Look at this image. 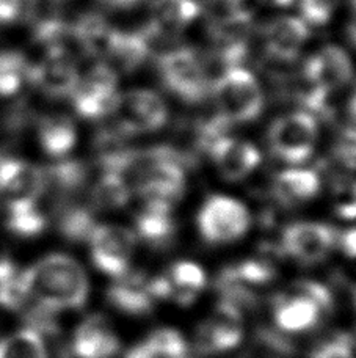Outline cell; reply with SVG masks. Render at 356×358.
<instances>
[{
  "label": "cell",
  "mask_w": 356,
  "mask_h": 358,
  "mask_svg": "<svg viewBox=\"0 0 356 358\" xmlns=\"http://www.w3.org/2000/svg\"><path fill=\"white\" fill-rule=\"evenodd\" d=\"M118 94V74L101 62L85 74V78L79 79L69 98L77 115L96 121L110 115Z\"/></svg>",
  "instance_id": "9c48e42d"
},
{
  "label": "cell",
  "mask_w": 356,
  "mask_h": 358,
  "mask_svg": "<svg viewBox=\"0 0 356 358\" xmlns=\"http://www.w3.org/2000/svg\"><path fill=\"white\" fill-rule=\"evenodd\" d=\"M107 300L113 308L129 316L149 315L157 303L151 277L143 272H126L115 278L107 289Z\"/></svg>",
  "instance_id": "ac0fdd59"
},
{
  "label": "cell",
  "mask_w": 356,
  "mask_h": 358,
  "mask_svg": "<svg viewBox=\"0 0 356 358\" xmlns=\"http://www.w3.org/2000/svg\"><path fill=\"white\" fill-rule=\"evenodd\" d=\"M206 152L218 173L232 182L250 176L262 161L259 150L251 142L236 138L230 134L214 140Z\"/></svg>",
  "instance_id": "4fadbf2b"
},
{
  "label": "cell",
  "mask_w": 356,
  "mask_h": 358,
  "mask_svg": "<svg viewBox=\"0 0 356 358\" xmlns=\"http://www.w3.org/2000/svg\"><path fill=\"white\" fill-rule=\"evenodd\" d=\"M347 34H348V40L352 41L353 46H356V0H352V11H350V19H348V25H347Z\"/></svg>",
  "instance_id": "60d3db41"
},
{
  "label": "cell",
  "mask_w": 356,
  "mask_h": 358,
  "mask_svg": "<svg viewBox=\"0 0 356 358\" xmlns=\"http://www.w3.org/2000/svg\"><path fill=\"white\" fill-rule=\"evenodd\" d=\"M124 358H149V357L146 354V350L143 349L142 344H137V346H133L131 350H127Z\"/></svg>",
  "instance_id": "b9f144b4"
},
{
  "label": "cell",
  "mask_w": 356,
  "mask_h": 358,
  "mask_svg": "<svg viewBox=\"0 0 356 358\" xmlns=\"http://www.w3.org/2000/svg\"><path fill=\"white\" fill-rule=\"evenodd\" d=\"M215 2H236V0H215Z\"/></svg>",
  "instance_id": "bcb514c9"
},
{
  "label": "cell",
  "mask_w": 356,
  "mask_h": 358,
  "mask_svg": "<svg viewBox=\"0 0 356 358\" xmlns=\"http://www.w3.org/2000/svg\"><path fill=\"white\" fill-rule=\"evenodd\" d=\"M338 247L347 258L356 259V228L346 229L338 234Z\"/></svg>",
  "instance_id": "f35d334b"
},
{
  "label": "cell",
  "mask_w": 356,
  "mask_h": 358,
  "mask_svg": "<svg viewBox=\"0 0 356 358\" xmlns=\"http://www.w3.org/2000/svg\"><path fill=\"white\" fill-rule=\"evenodd\" d=\"M333 159L342 169L356 170V126L342 127L333 142Z\"/></svg>",
  "instance_id": "8d00e7d4"
},
{
  "label": "cell",
  "mask_w": 356,
  "mask_h": 358,
  "mask_svg": "<svg viewBox=\"0 0 356 358\" xmlns=\"http://www.w3.org/2000/svg\"><path fill=\"white\" fill-rule=\"evenodd\" d=\"M334 310V297L325 285L313 280L298 281L292 291L273 302V319L284 334H303L317 327Z\"/></svg>",
  "instance_id": "3957f363"
},
{
  "label": "cell",
  "mask_w": 356,
  "mask_h": 358,
  "mask_svg": "<svg viewBox=\"0 0 356 358\" xmlns=\"http://www.w3.org/2000/svg\"><path fill=\"white\" fill-rule=\"evenodd\" d=\"M46 185V171L21 159H0V194L8 203L38 201Z\"/></svg>",
  "instance_id": "5bb4252c"
},
{
  "label": "cell",
  "mask_w": 356,
  "mask_h": 358,
  "mask_svg": "<svg viewBox=\"0 0 356 358\" xmlns=\"http://www.w3.org/2000/svg\"><path fill=\"white\" fill-rule=\"evenodd\" d=\"M338 8V0H298V13L308 27L327 25Z\"/></svg>",
  "instance_id": "d590c367"
},
{
  "label": "cell",
  "mask_w": 356,
  "mask_h": 358,
  "mask_svg": "<svg viewBox=\"0 0 356 358\" xmlns=\"http://www.w3.org/2000/svg\"><path fill=\"white\" fill-rule=\"evenodd\" d=\"M319 124L313 115L298 110L278 117L269 127L267 142L272 155L289 165H300L313 156Z\"/></svg>",
  "instance_id": "5b68a950"
},
{
  "label": "cell",
  "mask_w": 356,
  "mask_h": 358,
  "mask_svg": "<svg viewBox=\"0 0 356 358\" xmlns=\"http://www.w3.org/2000/svg\"><path fill=\"white\" fill-rule=\"evenodd\" d=\"M96 227V210L91 206L71 204L60 210L59 231L69 242H74V244L88 242Z\"/></svg>",
  "instance_id": "4316f807"
},
{
  "label": "cell",
  "mask_w": 356,
  "mask_h": 358,
  "mask_svg": "<svg viewBox=\"0 0 356 358\" xmlns=\"http://www.w3.org/2000/svg\"><path fill=\"white\" fill-rule=\"evenodd\" d=\"M225 268L234 278L245 286L251 287V289L259 286H267L276 277L275 264H273V261L265 258L244 259L236 264L226 266Z\"/></svg>",
  "instance_id": "4dcf8cb0"
},
{
  "label": "cell",
  "mask_w": 356,
  "mask_h": 358,
  "mask_svg": "<svg viewBox=\"0 0 356 358\" xmlns=\"http://www.w3.org/2000/svg\"><path fill=\"white\" fill-rule=\"evenodd\" d=\"M355 305H356V289H355Z\"/></svg>",
  "instance_id": "7dc6e473"
},
{
  "label": "cell",
  "mask_w": 356,
  "mask_h": 358,
  "mask_svg": "<svg viewBox=\"0 0 356 358\" xmlns=\"http://www.w3.org/2000/svg\"><path fill=\"white\" fill-rule=\"evenodd\" d=\"M29 63L15 50H0V96H13L27 79Z\"/></svg>",
  "instance_id": "1f68e13d"
},
{
  "label": "cell",
  "mask_w": 356,
  "mask_h": 358,
  "mask_svg": "<svg viewBox=\"0 0 356 358\" xmlns=\"http://www.w3.org/2000/svg\"><path fill=\"white\" fill-rule=\"evenodd\" d=\"M201 15L198 0H152L149 22L143 29L151 41L179 36Z\"/></svg>",
  "instance_id": "9a60e30c"
},
{
  "label": "cell",
  "mask_w": 356,
  "mask_h": 358,
  "mask_svg": "<svg viewBox=\"0 0 356 358\" xmlns=\"http://www.w3.org/2000/svg\"><path fill=\"white\" fill-rule=\"evenodd\" d=\"M0 358H47L43 336L25 327L0 340Z\"/></svg>",
  "instance_id": "f1b7e54d"
},
{
  "label": "cell",
  "mask_w": 356,
  "mask_h": 358,
  "mask_svg": "<svg viewBox=\"0 0 356 358\" xmlns=\"http://www.w3.org/2000/svg\"><path fill=\"white\" fill-rule=\"evenodd\" d=\"M242 340H244L242 311L220 299L214 315L198 327L195 349L205 355L221 354L236 349Z\"/></svg>",
  "instance_id": "8fae6325"
},
{
  "label": "cell",
  "mask_w": 356,
  "mask_h": 358,
  "mask_svg": "<svg viewBox=\"0 0 356 358\" xmlns=\"http://www.w3.org/2000/svg\"><path fill=\"white\" fill-rule=\"evenodd\" d=\"M162 84L187 104H200L209 96L211 79L198 52L192 48H175L157 62Z\"/></svg>",
  "instance_id": "277c9868"
},
{
  "label": "cell",
  "mask_w": 356,
  "mask_h": 358,
  "mask_svg": "<svg viewBox=\"0 0 356 358\" xmlns=\"http://www.w3.org/2000/svg\"><path fill=\"white\" fill-rule=\"evenodd\" d=\"M149 358H187L188 346L184 336L173 329H158L140 343Z\"/></svg>",
  "instance_id": "f546056e"
},
{
  "label": "cell",
  "mask_w": 356,
  "mask_h": 358,
  "mask_svg": "<svg viewBox=\"0 0 356 358\" xmlns=\"http://www.w3.org/2000/svg\"><path fill=\"white\" fill-rule=\"evenodd\" d=\"M132 192L123 179L110 171H103V175L93 185L90 194V206L99 210H115L124 208L131 200Z\"/></svg>",
  "instance_id": "83f0119b"
},
{
  "label": "cell",
  "mask_w": 356,
  "mask_h": 358,
  "mask_svg": "<svg viewBox=\"0 0 356 358\" xmlns=\"http://www.w3.org/2000/svg\"><path fill=\"white\" fill-rule=\"evenodd\" d=\"M258 358H288V355L276 354V352H270L269 355H265V357H258Z\"/></svg>",
  "instance_id": "f6af8a7d"
},
{
  "label": "cell",
  "mask_w": 356,
  "mask_h": 358,
  "mask_svg": "<svg viewBox=\"0 0 356 358\" xmlns=\"http://www.w3.org/2000/svg\"><path fill=\"white\" fill-rule=\"evenodd\" d=\"M347 110H348V117L356 124V85L352 92L350 99H348V104H347Z\"/></svg>",
  "instance_id": "7bdbcfd3"
},
{
  "label": "cell",
  "mask_w": 356,
  "mask_h": 358,
  "mask_svg": "<svg viewBox=\"0 0 356 358\" xmlns=\"http://www.w3.org/2000/svg\"><path fill=\"white\" fill-rule=\"evenodd\" d=\"M98 2L112 10H131L135 8V6L142 3L143 0H98Z\"/></svg>",
  "instance_id": "ab89813d"
},
{
  "label": "cell",
  "mask_w": 356,
  "mask_h": 358,
  "mask_svg": "<svg viewBox=\"0 0 356 358\" xmlns=\"http://www.w3.org/2000/svg\"><path fill=\"white\" fill-rule=\"evenodd\" d=\"M5 225L17 238H36L44 233L47 219L38 208V201L8 203Z\"/></svg>",
  "instance_id": "484cf974"
},
{
  "label": "cell",
  "mask_w": 356,
  "mask_h": 358,
  "mask_svg": "<svg viewBox=\"0 0 356 358\" xmlns=\"http://www.w3.org/2000/svg\"><path fill=\"white\" fill-rule=\"evenodd\" d=\"M119 348V338L105 316L91 315L75 329L69 352L74 358H113Z\"/></svg>",
  "instance_id": "e0dca14e"
},
{
  "label": "cell",
  "mask_w": 356,
  "mask_h": 358,
  "mask_svg": "<svg viewBox=\"0 0 356 358\" xmlns=\"http://www.w3.org/2000/svg\"><path fill=\"white\" fill-rule=\"evenodd\" d=\"M322 178L316 170L290 167L273 178L272 192L275 201L284 208L308 203L320 194Z\"/></svg>",
  "instance_id": "44dd1931"
},
{
  "label": "cell",
  "mask_w": 356,
  "mask_h": 358,
  "mask_svg": "<svg viewBox=\"0 0 356 358\" xmlns=\"http://www.w3.org/2000/svg\"><path fill=\"white\" fill-rule=\"evenodd\" d=\"M215 115L225 123L245 124L258 120L264 110V93L254 74L242 66L226 68L212 82Z\"/></svg>",
  "instance_id": "7a4b0ae2"
},
{
  "label": "cell",
  "mask_w": 356,
  "mask_h": 358,
  "mask_svg": "<svg viewBox=\"0 0 356 358\" xmlns=\"http://www.w3.org/2000/svg\"><path fill=\"white\" fill-rule=\"evenodd\" d=\"M339 231L320 222H295L281 234V250L297 263L313 266L327 259L338 247Z\"/></svg>",
  "instance_id": "ba28073f"
},
{
  "label": "cell",
  "mask_w": 356,
  "mask_h": 358,
  "mask_svg": "<svg viewBox=\"0 0 356 358\" xmlns=\"http://www.w3.org/2000/svg\"><path fill=\"white\" fill-rule=\"evenodd\" d=\"M262 36L269 59L290 63L300 57L306 46L309 27L298 16H281L265 25Z\"/></svg>",
  "instance_id": "2e32d148"
},
{
  "label": "cell",
  "mask_w": 356,
  "mask_h": 358,
  "mask_svg": "<svg viewBox=\"0 0 356 358\" xmlns=\"http://www.w3.org/2000/svg\"><path fill=\"white\" fill-rule=\"evenodd\" d=\"M36 0H0V24L25 21L35 13Z\"/></svg>",
  "instance_id": "74e56055"
},
{
  "label": "cell",
  "mask_w": 356,
  "mask_h": 358,
  "mask_svg": "<svg viewBox=\"0 0 356 358\" xmlns=\"http://www.w3.org/2000/svg\"><path fill=\"white\" fill-rule=\"evenodd\" d=\"M73 27L85 55L105 60L118 29L112 27L103 16L94 15V13L79 17Z\"/></svg>",
  "instance_id": "d4e9b609"
},
{
  "label": "cell",
  "mask_w": 356,
  "mask_h": 358,
  "mask_svg": "<svg viewBox=\"0 0 356 358\" xmlns=\"http://www.w3.org/2000/svg\"><path fill=\"white\" fill-rule=\"evenodd\" d=\"M137 239L156 250L170 247L177 234V222L173 214V204L158 200H146L144 206L135 215Z\"/></svg>",
  "instance_id": "d6986e66"
},
{
  "label": "cell",
  "mask_w": 356,
  "mask_h": 358,
  "mask_svg": "<svg viewBox=\"0 0 356 358\" xmlns=\"http://www.w3.org/2000/svg\"><path fill=\"white\" fill-rule=\"evenodd\" d=\"M303 78L308 85L333 94L350 84L353 63L344 49L328 44L304 62Z\"/></svg>",
  "instance_id": "7c38bea8"
},
{
  "label": "cell",
  "mask_w": 356,
  "mask_h": 358,
  "mask_svg": "<svg viewBox=\"0 0 356 358\" xmlns=\"http://www.w3.org/2000/svg\"><path fill=\"white\" fill-rule=\"evenodd\" d=\"M329 190L334 213L344 220H356V178L347 173L333 175Z\"/></svg>",
  "instance_id": "836d02e7"
},
{
  "label": "cell",
  "mask_w": 356,
  "mask_h": 358,
  "mask_svg": "<svg viewBox=\"0 0 356 358\" xmlns=\"http://www.w3.org/2000/svg\"><path fill=\"white\" fill-rule=\"evenodd\" d=\"M353 335L333 334L317 341L309 350V358H355Z\"/></svg>",
  "instance_id": "e575fe53"
},
{
  "label": "cell",
  "mask_w": 356,
  "mask_h": 358,
  "mask_svg": "<svg viewBox=\"0 0 356 358\" xmlns=\"http://www.w3.org/2000/svg\"><path fill=\"white\" fill-rule=\"evenodd\" d=\"M264 2L273 6H289L290 3H294L295 0H264Z\"/></svg>",
  "instance_id": "ee69618b"
},
{
  "label": "cell",
  "mask_w": 356,
  "mask_h": 358,
  "mask_svg": "<svg viewBox=\"0 0 356 358\" xmlns=\"http://www.w3.org/2000/svg\"><path fill=\"white\" fill-rule=\"evenodd\" d=\"M152 41L144 30L123 31L118 30L112 48L103 63L109 65L113 71L132 73L148 60Z\"/></svg>",
  "instance_id": "7402d4cb"
},
{
  "label": "cell",
  "mask_w": 356,
  "mask_h": 358,
  "mask_svg": "<svg viewBox=\"0 0 356 358\" xmlns=\"http://www.w3.org/2000/svg\"><path fill=\"white\" fill-rule=\"evenodd\" d=\"M196 223L209 245H225L244 238L251 219L245 204L236 198L212 195L202 203Z\"/></svg>",
  "instance_id": "52a82bcc"
},
{
  "label": "cell",
  "mask_w": 356,
  "mask_h": 358,
  "mask_svg": "<svg viewBox=\"0 0 356 358\" xmlns=\"http://www.w3.org/2000/svg\"><path fill=\"white\" fill-rule=\"evenodd\" d=\"M38 138H40L43 151L49 157L60 161V159H66L69 152L74 150L77 142V129L71 118L65 115H52L41 120Z\"/></svg>",
  "instance_id": "cb8c5ba5"
},
{
  "label": "cell",
  "mask_w": 356,
  "mask_h": 358,
  "mask_svg": "<svg viewBox=\"0 0 356 358\" xmlns=\"http://www.w3.org/2000/svg\"><path fill=\"white\" fill-rule=\"evenodd\" d=\"M90 253L99 272L118 278L129 272L135 253L137 236L131 228L121 225H98L90 238Z\"/></svg>",
  "instance_id": "30bf717a"
},
{
  "label": "cell",
  "mask_w": 356,
  "mask_h": 358,
  "mask_svg": "<svg viewBox=\"0 0 356 358\" xmlns=\"http://www.w3.org/2000/svg\"><path fill=\"white\" fill-rule=\"evenodd\" d=\"M165 277L170 286V300L181 306L192 305L207 285V277L202 267L187 259L171 264L165 272Z\"/></svg>",
  "instance_id": "603a6c76"
},
{
  "label": "cell",
  "mask_w": 356,
  "mask_h": 358,
  "mask_svg": "<svg viewBox=\"0 0 356 358\" xmlns=\"http://www.w3.org/2000/svg\"><path fill=\"white\" fill-rule=\"evenodd\" d=\"M29 299L49 310H79L90 294L85 268L68 255L54 253L22 272Z\"/></svg>",
  "instance_id": "6da1fadb"
},
{
  "label": "cell",
  "mask_w": 356,
  "mask_h": 358,
  "mask_svg": "<svg viewBox=\"0 0 356 358\" xmlns=\"http://www.w3.org/2000/svg\"><path fill=\"white\" fill-rule=\"evenodd\" d=\"M88 171L80 161L71 159H60L54 167H50L46 173V181L52 182L60 192L74 194L87 182Z\"/></svg>",
  "instance_id": "d6a6232c"
},
{
  "label": "cell",
  "mask_w": 356,
  "mask_h": 358,
  "mask_svg": "<svg viewBox=\"0 0 356 358\" xmlns=\"http://www.w3.org/2000/svg\"><path fill=\"white\" fill-rule=\"evenodd\" d=\"M110 117L121 136H142L167 124L168 106L152 90L137 88L119 93Z\"/></svg>",
  "instance_id": "8992f818"
},
{
  "label": "cell",
  "mask_w": 356,
  "mask_h": 358,
  "mask_svg": "<svg viewBox=\"0 0 356 358\" xmlns=\"http://www.w3.org/2000/svg\"><path fill=\"white\" fill-rule=\"evenodd\" d=\"M27 79L50 98H69L77 87L80 76L74 62L46 55L43 62L29 66Z\"/></svg>",
  "instance_id": "ffe728a7"
}]
</instances>
